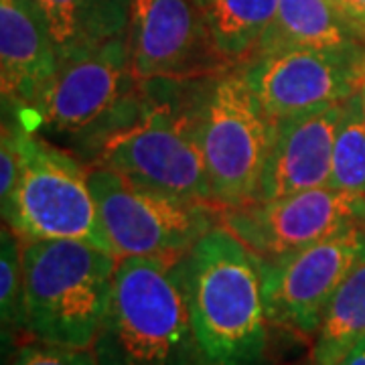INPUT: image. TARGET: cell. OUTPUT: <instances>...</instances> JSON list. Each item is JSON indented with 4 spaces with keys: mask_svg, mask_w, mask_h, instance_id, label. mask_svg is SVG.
<instances>
[{
    "mask_svg": "<svg viewBox=\"0 0 365 365\" xmlns=\"http://www.w3.org/2000/svg\"><path fill=\"white\" fill-rule=\"evenodd\" d=\"M182 287L207 365H270L258 256L222 223L181 260Z\"/></svg>",
    "mask_w": 365,
    "mask_h": 365,
    "instance_id": "cell-1",
    "label": "cell"
},
{
    "mask_svg": "<svg viewBox=\"0 0 365 365\" xmlns=\"http://www.w3.org/2000/svg\"><path fill=\"white\" fill-rule=\"evenodd\" d=\"M211 79L213 76L140 79L138 116L106 140L91 167L114 169L173 195L211 201L201 144Z\"/></svg>",
    "mask_w": 365,
    "mask_h": 365,
    "instance_id": "cell-2",
    "label": "cell"
},
{
    "mask_svg": "<svg viewBox=\"0 0 365 365\" xmlns=\"http://www.w3.org/2000/svg\"><path fill=\"white\" fill-rule=\"evenodd\" d=\"M140 106V79L124 35L61 57L37 104L14 114L31 132H47L45 138L55 144L63 140L71 155L91 167L106 140L130 124Z\"/></svg>",
    "mask_w": 365,
    "mask_h": 365,
    "instance_id": "cell-3",
    "label": "cell"
},
{
    "mask_svg": "<svg viewBox=\"0 0 365 365\" xmlns=\"http://www.w3.org/2000/svg\"><path fill=\"white\" fill-rule=\"evenodd\" d=\"M181 260L118 262L112 300L91 345L98 365H207L191 323Z\"/></svg>",
    "mask_w": 365,
    "mask_h": 365,
    "instance_id": "cell-4",
    "label": "cell"
},
{
    "mask_svg": "<svg viewBox=\"0 0 365 365\" xmlns=\"http://www.w3.org/2000/svg\"><path fill=\"white\" fill-rule=\"evenodd\" d=\"M118 262L81 240L23 244V333L43 343L91 347L112 300Z\"/></svg>",
    "mask_w": 365,
    "mask_h": 365,
    "instance_id": "cell-5",
    "label": "cell"
},
{
    "mask_svg": "<svg viewBox=\"0 0 365 365\" xmlns=\"http://www.w3.org/2000/svg\"><path fill=\"white\" fill-rule=\"evenodd\" d=\"M90 185L108 250L118 260H181L222 223V207L211 201L173 195L108 167H91Z\"/></svg>",
    "mask_w": 365,
    "mask_h": 365,
    "instance_id": "cell-6",
    "label": "cell"
},
{
    "mask_svg": "<svg viewBox=\"0 0 365 365\" xmlns=\"http://www.w3.org/2000/svg\"><path fill=\"white\" fill-rule=\"evenodd\" d=\"M2 217L23 244L81 240L108 250L90 167L26 126L21 175L11 199L2 205Z\"/></svg>",
    "mask_w": 365,
    "mask_h": 365,
    "instance_id": "cell-7",
    "label": "cell"
},
{
    "mask_svg": "<svg viewBox=\"0 0 365 365\" xmlns=\"http://www.w3.org/2000/svg\"><path fill=\"white\" fill-rule=\"evenodd\" d=\"M274 120L237 69L213 76L201 122L211 201L222 209L256 201L272 144Z\"/></svg>",
    "mask_w": 365,
    "mask_h": 365,
    "instance_id": "cell-8",
    "label": "cell"
},
{
    "mask_svg": "<svg viewBox=\"0 0 365 365\" xmlns=\"http://www.w3.org/2000/svg\"><path fill=\"white\" fill-rule=\"evenodd\" d=\"M364 256V225H351L282 258H258L270 323L300 337H314L333 294Z\"/></svg>",
    "mask_w": 365,
    "mask_h": 365,
    "instance_id": "cell-9",
    "label": "cell"
},
{
    "mask_svg": "<svg viewBox=\"0 0 365 365\" xmlns=\"http://www.w3.org/2000/svg\"><path fill=\"white\" fill-rule=\"evenodd\" d=\"M270 120L343 104L365 83V47L351 51L284 49L254 55L235 67Z\"/></svg>",
    "mask_w": 365,
    "mask_h": 365,
    "instance_id": "cell-10",
    "label": "cell"
},
{
    "mask_svg": "<svg viewBox=\"0 0 365 365\" xmlns=\"http://www.w3.org/2000/svg\"><path fill=\"white\" fill-rule=\"evenodd\" d=\"M222 225L262 260L314 246L351 225L365 227V197L333 187L222 209Z\"/></svg>",
    "mask_w": 365,
    "mask_h": 365,
    "instance_id": "cell-11",
    "label": "cell"
},
{
    "mask_svg": "<svg viewBox=\"0 0 365 365\" xmlns=\"http://www.w3.org/2000/svg\"><path fill=\"white\" fill-rule=\"evenodd\" d=\"M128 41L138 79L209 78L234 69L213 49L197 0H130Z\"/></svg>",
    "mask_w": 365,
    "mask_h": 365,
    "instance_id": "cell-12",
    "label": "cell"
},
{
    "mask_svg": "<svg viewBox=\"0 0 365 365\" xmlns=\"http://www.w3.org/2000/svg\"><path fill=\"white\" fill-rule=\"evenodd\" d=\"M343 112L345 102L304 116L274 120L258 199L287 197L329 185Z\"/></svg>",
    "mask_w": 365,
    "mask_h": 365,
    "instance_id": "cell-13",
    "label": "cell"
},
{
    "mask_svg": "<svg viewBox=\"0 0 365 365\" xmlns=\"http://www.w3.org/2000/svg\"><path fill=\"white\" fill-rule=\"evenodd\" d=\"M59 63L51 35L33 0H0L2 108L25 112L37 104Z\"/></svg>",
    "mask_w": 365,
    "mask_h": 365,
    "instance_id": "cell-14",
    "label": "cell"
},
{
    "mask_svg": "<svg viewBox=\"0 0 365 365\" xmlns=\"http://www.w3.org/2000/svg\"><path fill=\"white\" fill-rule=\"evenodd\" d=\"M364 47L365 31L341 13L335 0H278L272 23L254 55L284 49L351 51Z\"/></svg>",
    "mask_w": 365,
    "mask_h": 365,
    "instance_id": "cell-15",
    "label": "cell"
},
{
    "mask_svg": "<svg viewBox=\"0 0 365 365\" xmlns=\"http://www.w3.org/2000/svg\"><path fill=\"white\" fill-rule=\"evenodd\" d=\"M59 59L128 35L130 0H33Z\"/></svg>",
    "mask_w": 365,
    "mask_h": 365,
    "instance_id": "cell-16",
    "label": "cell"
},
{
    "mask_svg": "<svg viewBox=\"0 0 365 365\" xmlns=\"http://www.w3.org/2000/svg\"><path fill=\"white\" fill-rule=\"evenodd\" d=\"M215 53L230 67L242 66L258 49L272 23L278 0H197Z\"/></svg>",
    "mask_w": 365,
    "mask_h": 365,
    "instance_id": "cell-17",
    "label": "cell"
},
{
    "mask_svg": "<svg viewBox=\"0 0 365 365\" xmlns=\"http://www.w3.org/2000/svg\"><path fill=\"white\" fill-rule=\"evenodd\" d=\"M365 339V256L341 282L314 335L313 365H341Z\"/></svg>",
    "mask_w": 365,
    "mask_h": 365,
    "instance_id": "cell-18",
    "label": "cell"
},
{
    "mask_svg": "<svg viewBox=\"0 0 365 365\" xmlns=\"http://www.w3.org/2000/svg\"><path fill=\"white\" fill-rule=\"evenodd\" d=\"M329 187L365 197V116L357 93L345 102L333 146Z\"/></svg>",
    "mask_w": 365,
    "mask_h": 365,
    "instance_id": "cell-19",
    "label": "cell"
},
{
    "mask_svg": "<svg viewBox=\"0 0 365 365\" xmlns=\"http://www.w3.org/2000/svg\"><path fill=\"white\" fill-rule=\"evenodd\" d=\"M0 317L4 335L23 331V242L6 223L0 234Z\"/></svg>",
    "mask_w": 365,
    "mask_h": 365,
    "instance_id": "cell-20",
    "label": "cell"
},
{
    "mask_svg": "<svg viewBox=\"0 0 365 365\" xmlns=\"http://www.w3.org/2000/svg\"><path fill=\"white\" fill-rule=\"evenodd\" d=\"M11 365H98L91 347H67L31 339L25 343Z\"/></svg>",
    "mask_w": 365,
    "mask_h": 365,
    "instance_id": "cell-21",
    "label": "cell"
},
{
    "mask_svg": "<svg viewBox=\"0 0 365 365\" xmlns=\"http://www.w3.org/2000/svg\"><path fill=\"white\" fill-rule=\"evenodd\" d=\"M335 4L353 25L365 31V0H335Z\"/></svg>",
    "mask_w": 365,
    "mask_h": 365,
    "instance_id": "cell-22",
    "label": "cell"
},
{
    "mask_svg": "<svg viewBox=\"0 0 365 365\" xmlns=\"http://www.w3.org/2000/svg\"><path fill=\"white\" fill-rule=\"evenodd\" d=\"M341 365H365V339L359 341L351 351L345 355Z\"/></svg>",
    "mask_w": 365,
    "mask_h": 365,
    "instance_id": "cell-23",
    "label": "cell"
},
{
    "mask_svg": "<svg viewBox=\"0 0 365 365\" xmlns=\"http://www.w3.org/2000/svg\"><path fill=\"white\" fill-rule=\"evenodd\" d=\"M357 96H359V102H361V110H364V116H365V83L361 86V90L357 91Z\"/></svg>",
    "mask_w": 365,
    "mask_h": 365,
    "instance_id": "cell-24",
    "label": "cell"
},
{
    "mask_svg": "<svg viewBox=\"0 0 365 365\" xmlns=\"http://www.w3.org/2000/svg\"><path fill=\"white\" fill-rule=\"evenodd\" d=\"M364 230H365V227H364Z\"/></svg>",
    "mask_w": 365,
    "mask_h": 365,
    "instance_id": "cell-25",
    "label": "cell"
}]
</instances>
